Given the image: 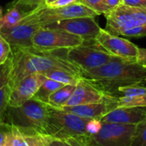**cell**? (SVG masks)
<instances>
[{
	"instance_id": "5",
	"label": "cell",
	"mask_w": 146,
	"mask_h": 146,
	"mask_svg": "<svg viewBox=\"0 0 146 146\" xmlns=\"http://www.w3.org/2000/svg\"><path fill=\"white\" fill-rule=\"evenodd\" d=\"M98 15H100L98 12L78 1L63 7L51 8L46 5L38 7L24 13L21 21L30 22L44 27L58 21L77 17H96Z\"/></svg>"
},
{
	"instance_id": "14",
	"label": "cell",
	"mask_w": 146,
	"mask_h": 146,
	"mask_svg": "<svg viewBox=\"0 0 146 146\" xmlns=\"http://www.w3.org/2000/svg\"><path fill=\"white\" fill-rule=\"evenodd\" d=\"M42 26L21 21L12 28L0 29V34L10 44L11 47H33V38Z\"/></svg>"
},
{
	"instance_id": "38",
	"label": "cell",
	"mask_w": 146,
	"mask_h": 146,
	"mask_svg": "<svg viewBox=\"0 0 146 146\" xmlns=\"http://www.w3.org/2000/svg\"><path fill=\"white\" fill-rule=\"evenodd\" d=\"M145 68H146V65H145ZM145 82H146V79H145Z\"/></svg>"
},
{
	"instance_id": "9",
	"label": "cell",
	"mask_w": 146,
	"mask_h": 146,
	"mask_svg": "<svg viewBox=\"0 0 146 146\" xmlns=\"http://www.w3.org/2000/svg\"><path fill=\"white\" fill-rule=\"evenodd\" d=\"M106 30L113 34L118 31L146 24V9L121 3L104 15Z\"/></svg>"
},
{
	"instance_id": "25",
	"label": "cell",
	"mask_w": 146,
	"mask_h": 146,
	"mask_svg": "<svg viewBox=\"0 0 146 146\" xmlns=\"http://www.w3.org/2000/svg\"><path fill=\"white\" fill-rule=\"evenodd\" d=\"M44 0H13L9 5V7H17L22 12L26 13L30 10H33L38 7L44 6Z\"/></svg>"
},
{
	"instance_id": "27",
	"label": "cell",
	"mask_w": 146,
	"mask_h": 146,
	"mask_svg": "<svg viewBox=\"0 0 146 146\" xmlns=\"http://www.w3.org/2000/svg\"><path fill=\"white\" fill-rule=\"evenodd\" d=\"M115 35H121L125 37H130V38H139V37H145L146 36V24L136 26L130 28H125L122 30L118 31Z\"/></svg>"
},
{
	"instance_id": "31",
	"label": "cell",
	"mask_w": 146,
	"mask_h": 146,
	"mask_svg": "<svg viewBox=\"0 0 146 146\" xmlns=\"http://www.w3.org/2000/svg\"><path fill=\"white\" fill-rule=\"evenodd\" d=\"M102 126V121L98 119H91L86 126V132H87V136L92 135L97 133L99 129L101 128Z\"/></svg>"
},
{
	"instance_id": "37",
	"label": "cell",
	"mask_w": 146,
	"mask_h": 146,
	"mask_svg": "<svg viewBox=\"0 0 146 146\" xmlns=\"http://www.w3.org/2000/svg\"><path fill=\"white\" fill-rule=\"evenodd\" d=\"M2 16H3V10H2V7L0 6V19L2 18Z\"/></svg>"
},
{
	"instance_id": "28",
	"label": "cell",
	"mask_w": 146,
	"mask_h": 146,
	"mask_svg": "<svg viewBox=\"0 0 146 146\" xmlns=\"http://www.w3.org/2000/svg\"><path fill=\"white\" fill-rule=\"evenodd\" d=\"M80 2L98 12L99 15H106L110 10L105 0H80Z\"/></svg>"
},
{
	"instance_id": "18",
	"label": "cell",
	"mask_w": 146,
	"mask_h": 146,
	"mask_svg": "<svg viewBox=\"0 0 146 146\" xmlns=\"http://www.w3.org/2000/svg\"><path fill=\"white\" fill-rule=\"evenodd\" d=\"M13 61L11 55L7 61L0 65V122L5 120V114L12 92L11 77Z\"/></svg>"
},
{
	"instance_id": "22",
	"label": "cell",
	"mask_w": 146,
	"mask_h": 146,
	"mask_svg": "<svg viewBox=\"0 0 146 146\" xmlns=\"http://www.w3.org/2000/svg\"><path fill=\"white\" fill-rule=\"evenodd\" d=\"M24 16L22 12L17 7H9L7 9V13L0 19V29L12 28L20 23L21 20Z\"/></svg>"
},
{
	"instance_id": "21",
	"label": "cell",
	"mask_w": 146,
	"mask_h": 146,
	"mask_svg": "<svg viewBox=\"0 0 146 146\" xmlns=\"http://www.w3.org/2000/svg\"><path fill=\"white\" fill-rule=\"evenodd\" d=\"M47 78L55 80L56 82H59L64 85L71 84V85H76L80 80L82 78L81 76L76 75L74 73H71L69 71L60 70V69H54L48 71H45L43 73Z\"/></svg>"
},
{
	"instance_id": "33",
	"label": "cell",
	"mask_w": 146,
	"mask_h": 146,
	"mask_svg": "<svg viewBox=\"0 0 146 146\" xmlns=\"http://www.w3.org/2000/svg\"><path fill=\"white\" fill-rule=\"evenodd\" d=\"M124 4L146 9V0H122Z\"/></svg>"
},
{
	"instance_id": "29",
	"label": "cell",
	"mask_w": 146,
	"mask_h": 146,
	"mask_svg": "<svg viewBox=\"0 0 146 146\" xmlns=\"http://www.w3.org/2000/svg\"><path fill=\"white\" fill-rule=\"evenodd\" d=\"M12 52L10 44L0 34V65L4 64Z\"/></svg>"
},
{
	"instance_id": "3",
	"label": "cell",
	"mask_w": 146,
	"mask_h": 146,
	"mask_svg": "<svg viewBox=\"0 0 146 146\" xmlns=\"http://www.w3.org/2000/svg\"><path fill=\"white\" fill-rule=\"evenodd\" d=\"M49 105L32 98L19 107H8L5 120L8 123L23 129L36 131L44 134Z\"/></svg>"
},
{
	"instance_id": "1",
	"label": "cell",
	"mask_w": 146,
	"mask_h": 146,
	"mask_svg": "<svg viewBox=\"0 0 146 146\" xmlns=\"http://www.w3.org/2000/svg\"><path fill=\"white\" fill-rule=\"evenodd\" d=\"M81 76L105 96L118 97L120 88L145 82L146 68L137 59L114 57L102 66L82 71Z\"/></svg>"
},
{
	"instance_id": "10",
	"label": "cell",
	"mask_w": 146,
	"mask_h": 146,
	"mask_svg": "<svg viewBox=\"0 0 146 146\" xmlns=\"http://www.w3.org/2000/svg\"><path fill=\"white\" fill-rule=\"evenodd\" d=\"M94 40L100 47L115 57L127 59H137L138 58L139 47L136 45L106 29L101 28Z\"/></svg>"
},
{
	"instance_id": "13",
	"label": "cell",
	"mask_w": 146,
	"mask_h": 146,
	"mask_svg": "<svg viewBox=\"0 0 146 146\" xmlns=\"http://www.w3.org/2000/svg\"><path fill=\"white\" fill-rule=\"evenodd\" d=\"M117 108V97L105 96L104 100L98 102L77 105V106H64L61 109L76 114L86 119L101 120L105 114Z\"/></svg>"
},
{
	"instance_id": "2",
	"label": "cell",
	"mask_w": 146,
	"mask_h": 146,
	"mask_svg": "<svg viewBox=\"0 0 146 146\" xmlns=\"http://www.w3.org/2000/svg\"><path fill=\"white\" fill-rule=\"evenodd\" d=\"M57 51L40 50L34 47L12 48V89L23 77L35 72L44 73L50 70L60 69L81 76V70L68 59L67 51L64 54L56 52Z\"/></svg>"
},
{
	"instance_id": "8",
	"label": "cell",
	"mask_w": 146,
	"mask_h": 146,
	"mask_svg": "<svg viewBox=\"0 0 146 146\" xmlns=\"http://www.w3.org/2000/svg\"><path fill=\"white\" fill-rule=\"evenodd\" d=\"M84 39L63 29L42 27L33 38V47L40 50H66L81 45Z\"/></svg>"
},
{
	"instance_id": "7",
	"label": "cell",
	"mask_w": 146,
	"mask_h": 146,
	"mask_svg": "<svg viewBox=\"0 0 146 146\" xmlns=\"http://www.w3.org/2000/svg\"><path fill=\"white\" fill-rule=\"evenodd\" d=\"M67 56L81 72L102 66L115 57L100 47L95 40L84 41L80 46L68 49Z\"/></svg>"
},
{
	"instance_id": "32",
	"label": "cell",
	"mask_w": 146,
	"mask_h": 146,
	"mask_svg": "<svg viewBox=\"0 0 146 146\" xmlns=\"http://www.w3.org/2000/svg\"><path fill=\"white\" fill-rule=\"evenodd\" d=\"M80 0H56L55 2H53L52 3L46 5L48 7H51V8H57V7H63V6H67L69 5L71 3H74L75 2H78Z\"/></svg>"
},
{
	"instance_id": "15",
	"label": "cell",
	"mask_w": 146,
	"mask_h": 146,
	"mask_svg": "<svg viewBox=\"0 0 146 146\" xmlns=\"http://www.w3.org/2000/svg\"><path fill=\"white\" fill-rule=\"evenodd\" d=\"M51 137L33 130L12 125L11 133L5 146H48Z\"/></svg>"
},
{
	"instance_id": "23",
	"label": "cell",
	"mask_w": 146,
	"mask_h": 146,
	"mask_svg": "<svg viewBox=\"0 0 146 146\" xmlns=\"http://www.w3.org/2000/svg\"><path fill=\"white\" fill-rule=\"evenodd\" d=\"M62 86H64V84H62L59 82H56L55 80L46 78V80L43 83V84L40 86V88L38 89V90L37 91V93L34 95V96L33 98L47 103L48 97L53 92H55L58 89L62 88Z\"/></svg>"
},
{
	"instance_id": "30",
	"label": "cell",
	"mask_w": 146,
	"mask_h": 146,
	"mask_svg": "<svg viewBox=\"0 0 146 146\" xmlns=\"http://www.w3.org/2000/svg\"><path fill=\"white\" fill-rule=\"evenodd\" d=\"M12 125L8 122H0V146H5L11 133Z\"/></svg>"
},
{
	"instance_id": "16",
	"label": "cell",
	"mask_w": 146,
	"mask_h": 146,
	"mask_svg": "<svg viewBox=\"0 0 146 146\" xmlns=\"http://www.w3.org/2000/svg\"><path fill=\"white\" fill-rule=\"evenodd\" d=\"M146 119V108H117L100 120L105 123H117L126 125H139Z\"/></svg>"
},
{
	"instance_id": "26",
	"label": "cell",
	"mask_w": 146,
	"mask_h": 146,
	"mask_svg": "<svg viewBox=\"0 0 146 146\" xmlns=\"http://www.w3.org/2000/svg\"><path fill=\"white\" fill-rule=\"evenodd\" d=\"M132 146H146V119L137 125Z\"/></svg>"
},
{
	"instance_id": "6",
	"label": "cell",
	"mask_w": 146,
	"mask_h": 146,
	"mask_svg": "<svg viewBox=\"0 0 146 146\" xmlns=\"http://www.w3.org/2000/svg\"><path fill=\"white\" fill-rule=\"evenodd\" d=\"M136 126L102 122L97 133L86 136L87 146H132Z\"/></svg>"
},
{
	"instance_id": "17",
	"label": "cell",
	"mask_w": 146,
	"mask_h": 146,
	"mask_svg": "<svg viewBox=\"0 0 146 146\" xmlns=\"http://www.w3.org/2000/svg\"><path fill=\"white\" fill-rule=\"evenodd\" d=\"M104 97L105 95L104 93L96 89L85 79L81 78L76 84L71 97L65 106H77L98 102L104 100Z\"/></svg>"
},
{
	"instance_id": "36",
	"label": "cell",
	"mask_w": 146,
	"mask_h": 146,
	"mask_svg": "<svg viewBox=\"0 0 146 146\" xmlns=\"http://www.w3.org/2000/svg\"><path fill=\"white\" fill-rule=\"evenodd\" d=\"M55 1H56V0H44V3H45V5H49Z\"/></svg>"
},
{
	"instance_id": "12",
	"label": "cell",
	"mask_w": 146,
	"mask_h": 146,
	"mask_svg": "<svg viewBox=\"0 0 146 146\" xmlns=\"http://www.w3.org/2000/svg\"><path fill=\"white\" fill-rule=\"evenodd\" d=\"M46 78L43 73L39 72L32 73L23 77L13 87L9 106L19 107L32 99Z\"/></svg>"
},
{
	"instance_id": "34",
	"label": "cell",
	"mask_w": 146,
	"mask_h": 146,
	"mask_svg": "<svg viewBox=\"0 0 146 146\" xmlns=\"http://www.w3.org/2000/svg\"><path fill=\"white\" fill-rule=\"evenodd\" d=\"M137 61L144 65H146V48L139 47V54H138Z\"/></svg>"
},
{
	"instance_id": "19",
	"label": "cell",
	"mask_w": 146,
	"mask_h": 146,
	"mask_svg": "<svg viewBox=\"0 0 146 146\" xmlns=\"http://www.w3.org/2000/svg\"><path fill=\"white\" fill-rule=\"evenodd\" d=\"M117 108H146V87L140 84L121 87L118 90Z\"/></svg>"
},
{
	"instance_id": "11",
	"label": "cell",
	"mask_w": 146,
	"mask_h": 146,
	"mask_svg": "<svg viewBox=\"0 0 146 146\" xmlns=\"http://www.w3.org/2000/svg\"><path fill=\"white\" fill-rule=\"evenodd\" d=\"M46 27L63 29L70 34L80 36L85 41L94 40L102 28L94 17L88 16L58 21L46 25Z\"/></svg>"
},
{
	"instance_id": "20",
	"label": "cell",
	"mask_w": 146,
	"mask_h": 146,
	"mask_svg": "<svg viewBox=\"0 0 146 146\" xmlns=\"http://www.w3.org/2000/svg\"><path fill=\"white\" fill-rule=\"evenodd\" d=\"M75 86L76 85L67 84L58 89L48 97L47 104L56 108H62L63 106L66 105V103L71 97L75 89Z\"/></svg>"
},
{
	"instance_id": "4",
	"label": "cell",
	"mask_w": 146,
	"mask_h": 146,
	"mask_svg": "<svg viewBox=\"0 0 146 146\" xmlns=\"http://www.w3.org/2000/svg\"><path fill=\"white\" fill-rule=\"evenodd\" d=\"M90 120L49 105L44 134L54 139L87 136L86 126Z\"/></svg>"
},
{
	"instance_id": "35",
	"label": "cell",
	"mask_w": 146,
	"mask_h": 146,
	"mask_svg": "<svg viewBox=\"0 0 146 146\" xmlns=\"http://www.w3.org/2000/svg\"><path fill=\"white\" fill-rule=\"evenodd\" d=\"M105 2H106L107 5L110 7V9H112L117 7L118 5L123 3L122 0H105Z\"/></svg>"
},
{
	"instance_id": "24",
	"label": "cell",
	"mask_w": 146,
	"mask_h": 146,
	"mask_svg": "<svg viewBox=\"0 0 146 146\" xmlns=\"http://www.w3.org/2000/svg\"><path fill=\"white\" fill-rule=\"evenodd\" d=\"M48 146H87L86 136L68 137L65 139L51 138Z\"/></svg>"
}]
</instances>
